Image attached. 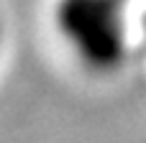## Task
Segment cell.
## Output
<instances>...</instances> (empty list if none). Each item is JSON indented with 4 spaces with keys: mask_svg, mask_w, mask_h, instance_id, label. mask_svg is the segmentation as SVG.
Segmentation results:
<instances>
[{
    "mask_svg": "<svg viewBox=\"0 0 146 143\" xmlns=\"http://www.w3.org/2000/svg\"><path fill=\"white\" fill-rule=\"evenodd\" d=\"M0 38H3V28H0Z\"/></svg>",
    "mask_w": 146,
    "mask_h": 143,
    "instance_id": "7a4b0ae2",
    "label": "cell"
},
{
    "mask_svg": "<svg viewBox=\"0 0 146 143\" xmlns=\"http://www.w3.org/2000/svg\"><path fill=\"white\" fill-rule=\"evenodd\" d=\"M54 23L80 61L110 72L126 54V26L118 0H59Z\"/></svg>",
    "mask_w": 146,
    "mask_h": 143,
    "instance_id": "6da1fadb",
    "label": "cell"
}]
</instances>
